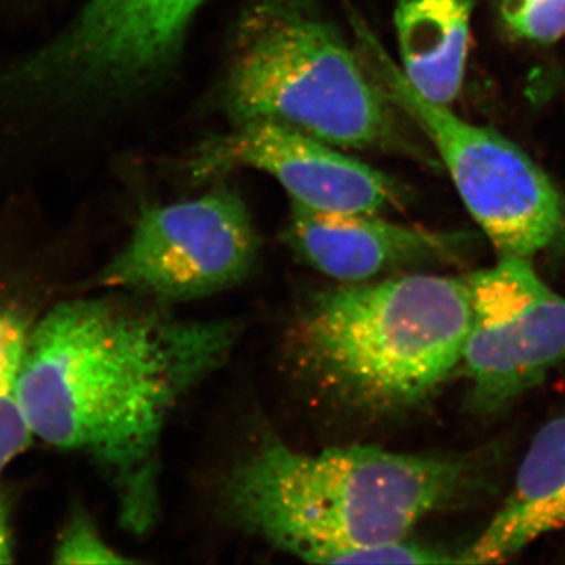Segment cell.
<instances>
[{"label": "cell", "mask_w": 565, "mask_h": 565, "mask_svg": "<svg viewBox=\"0 0 565 565\" xmlns=\"http://www.w3.org/2000/svg\"><path fill=\"white\" fill-rule=\"evenodd\" d=\"M258 253V233L244 200L222 188L145 207L129 239L90 286L159 305L192 302L243 282Z\"/></svg>", "instance_id": "cell-6"}, {"label": "cell", "mask_w": 565, "mask_h": 565, "mask_svg": "<svg viewBox=\"0 0 565 565\" xmlns=\"http://www.w3.org/2000/svg\"><path fill=\"white\" fill-rule=\"evenodd\" d=\"M465 478L451 457L367 445L305 452L266 438L226 476L222 501L236 525L307 563L449 564L407 535Z\"/></svg>", "instance_id": "cell-2"}, {"label": "cell", "mask_w": 565, "mask_h": 565, "mask_svg": "<svg viewBox=\"0 0 565 565\" xmlns=\"http://www.w3.org/2000/svg\"><path fill=\"white\" fill-rule=\"evenodd\" d=\"M340 150L274 122H244L202 145L192 169L200 178L258 170L311 210L382 215L403 204L399 182Z\"/></svg>", "instance_id": "cell-8"}, {"label": "cell", "mask_w": 565, "mask_h": 565, "mask_svg": "<svg viewBox=\"0 0 565 565\" xmlns=\"http://www.w3.org/2000/svg\"><path fill=\"white\" fill-rule=\"evenodd\" d=\"M498 10L516 39L552 44L565 36V0H498Z\"/></svg>", "instance_id": "cell-13"}, {"label": "cell", "mask_w": 565, "mask_h": 565, "mask_svg": "<svg viewBox=\"0 0 565 565\" xmlns=\"http://www.w3.org/2000/svg\"><path fill=\"white\" fill-rule=\"evenodd\" d=\"M14 542L11 530L9 504L0 493V564L13 563Z\"/></svg>", "instance_id": "cell-15"}, {"label": "cell", "mask_w": 565, "mask_h": 565, "mask_svg": "<svg viewBox=\"0 0 565 565\" xmlns=\"http://www.w3.org/2000/svg\"><path fill=\"white\" fill-rule=\"evenodd\" d=\"M565 526V414L531 441L514 486L489 525L463 550L459 564H498Z\"/></svg>", "instance_id": "cell-10"}, {"label": "cell", "mask_w": 565, "mask_h": 565, "mask_svg": "<svg viewBox=\"0 0 565 565\" xmlns=\"http://www.w3.org/2000/svg\"><path fill=\"white\" fill-rule=\"evenodd\" d=\"M237 337L230 319L184 321L121 296L55 300L25 345L22 418L32 437L98 465L121 526L145 535L161 516L167 423Z\"/></svg>", "instance_id": "cell-1"}, {"label": "cell", "mask_w": 565, "mask_h": 565, "mask_svg": "<svg viewBox=\"0 0 565 565\" xmlns=\"http://www.w3.org/2000/svg\"><path fill=\"white\" fill-rule=\"evenodd\" d=\"M351 20L364 66L433 141L465 206L498 253L531 259L555 243L564 230L565 203L548 174L501 134L419 95L366 22L355 13Z\"/></svg>", "instance_id": "cell-5"}, {"label": "cell", "mask_w": 565, "mask_h": 565, "mask_svg": "<svg viewBox=\"0 0 565 565\" xmlns=\"http://www.w3.org/2000/svg\"><path fill=\"white\" fill-rule=\"evenodd\" d=\"M282 237L300 262L338 282L379 280L455 255L459 244L455 234L399 225L381 214L318 211L292 202Z\"/></svg>", "instance_id": "cell-9"}, {"label": "cell", "mask_w": 565, "mask_h": 565, "mask_svg": "<svg viewBox=\"0 0 565 565\" xmlns=\"http://www.w3.org/2000/svg\"><path fill=\"white\" fill-rule=\"evenodd\" d=\"M218 102L233 126L266 121L341 150L414 152L397 107L318 0H247Z\"/></svg>", "instance_id": "cell-4"}, {"label": "cell", "mask_w": 565, "mask_h": 565, "mask_svg": "<svg viewBox=\"0 0 565 565\" xmlns=\"http://www.w3.org/2000/svg\"><path fill=\"white\" fill-rule=\"evenodd\" d=\"M475 0H396L401 71L424 98L449 106L462 90Z\"/></svg>", "instance_id": "cell-11"}, {"label": "cell", "mask_w": 565, "mask_h": 565, "mask_svg": "<svg viewBox=\"0 0 565 565\" xmlns=\"http://www.w3.org/2000/svg\"><path fill=\"white\" fill-rule=\"evenodd\" d=\"M465 278L471 321L460 364L471 403L493 414L565 362V297L520 256L500 255L494 266Z\"/></svg>", "instance_id": "cell-7"}, {"label": "cell", "mask_w": 565, "mask_h": 565, "mask_svg": "<svg viewBox=\"0 0 565 565\" xmlns=\"http://www.w3.org/2000/svg\"><path fill=\"white\" fill-rule=\"evenodd\" d=\"M52 563L62 565L136 563L104 541L102 531L84 509H76L54 545Z\"/></svg>", "instance_id": "cell-14"}, {"label": "cell", "mask_w": 565, "mask_h": 565, "mask_svg": "<svg viewBox=\"0 0 565 565\" xmlns=\"http://www.w3.org/2000/svg\"><path fill=\"white\" fill-rule=\"evenodd\" d=\"M470 321L467 278L411 274L315 294L289 340L300 370L323 392L385 414L444 384L462 360Z\"/></svg>", "instance_id": "cell-3"}, {"label": "cell", "mask_w": 565, "mask_h": 565, "mask_svg": "<svg viewBox=\"0 0 565 565\" xmlns=\"http://www.w3.org/2000/svg\"><path fill=\"white\" fill-rule=\"evenodd\" d=\"M50 278L0 270V475L31 445L32 434L17 399L25 345L52 300Z\"/></svg>", "instance_id": "cell-12"}]
</instances>
